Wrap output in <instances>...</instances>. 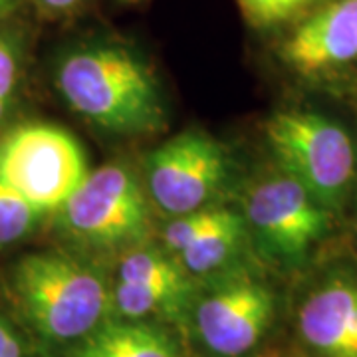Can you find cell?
I'll list each match as a JSON object with an SVG mask.
<instances>
[{"label":"cell","instance_id":"6da1fadb","mask_svg":"<svg viewBox=\"0 0 357 357\" xmlns=\"http://www.w3.org/2000/svg\"><path fill=\"white\" fill-rule=\"evenodd\" d=\"M58 89L76 114L105 131L143 133L163 121L155 74L121 46L70 54L58 68Z\"/></svg>","mask_w":357,"mask_h":357},{"label":"cell","instance_id":"7a4b0ae2","mask_svg":"<svg viewBox=\"0 0 357 357\" xmlns=\"http://www.w3.org/2000/svg\"><path fill=\"white\" fill-rule=\"evenodd\" d=\"M13 292L28 324L50 342H79L112 307L103 276L88 264L58 252L20 258Z\"/></svg>","mask_w":357,"mask_h":357},{"label":"cell","instance_id":"3957f363","mask_svg":"<svg viewBox=\"0 0 357 357\" xmlns=\"http://www.w3.org/2000/svg\"><path fill=\"white\" fill-rule=\"evenodd\" d=\"M264 133L282 173L328 211L342 206L356 177V145L347 129L316 112L288 109L272 115Z\"/></svg>","mask_w":357,"mask_h":357},{"label":"cell","instance_id":"277c9868","mask_svg":"<svg viewBox=\"0 0 357 357\" xmlns=\"http://www.w3.org/2000/svg\"><path fill=\"white\" fill-rule=\"evenodd\" d=\"M88 173L79 143L56 126H20L0 141V181L44 215L62 211Z\"/></svg>","mask_w":357,"mask_h":357},{"label":"cell","instance_id":"5b68a950","mask_svg":"<svg viewBox=\"0 0 357 357\" xmlns=\"http://www.w3.org/2000/svg\"><path fill=\"white\" fill-rule=\"evenodd\" d=\"M229 173L225 147L201 129H189L159 145L147 159V183L155 206L181 217L208 206Z\"/></svg>","mask_w":357,"mask_h":357},{"label":"cell","instance_id":"8992f818","mask_svg":"<svg viewBox=\"0 0 357 357\" xmlns=\"http://www.w3.org/2000/svg\"><path fill=\"white\" fill-rule=\"evenodd\" d=\"M246 218L262 248L286 264H300L330 232V211L286 173L250 191Z\"/></svg>","mask_w":357,"mask_h":357},{"label":"cell","instance_id":"52a82bcc","mask_svg":"<svg viewBox=\"0 0 357 357\" xmlns=\"http://www.w3.org/2000/svg\"><path fill=\"white\" fill-rule=\"evenodd\" d=\"M76 236L93 244L135 243L147 232V201L123 165L89 171L60 211Z\"/></svg>","mask_w":357,"mask_h":357},{"label":"cell","instance_id":"ba28073f","mask_svg":"<svg viewBox=\"0 0 357 357\" xmlns=\"http://www.w3.org/2000/svg\"><path fill=\"white\" fill-rule=\"evenodd\" d=\"M274 318V294L256 280H236L204 296L195 307L203 345L220 357L248 354Z\"/></svg>","mask_w":357,"mask_h":357},{"label":"cell","instance_id":"9c48e42d","mask_svg":"<svg viewBox=\"0 0 357 357\" xmlns=\"http://www.w3.org/2000/svg\"><path fill=\"white\" fill-rule=\"evenodd\" d=\"M284 62L316 76L357 60V0H333L292 32L282 48Z\"/></svg>","mask_w":357,"mask_h":357},{"label":"cell","instance_id":"30bf717a","mask_svg":"<svg viewBox=\"0 0 357 357\" xmlns=\"http://www.w3.org/2000/svg\"><path fill=\"white\" fill-rule=\"evenodd\" d=\"M298 332L318 357H357V284L324 282L298 312Z\"/></svg>","mask_w":357,"mask_h":357},{"label":"cell","instance_id":"8fae6325","mask_svg":"<svg viewBox=\"0 0 357 357\" xmlns=\"http://www.w3.org/2000/svg\"><path fill=\"white\" fill-rule=\"evenodd\" d=\"M72 357H181L177 344L145 319L103 321L74 349Z\"/></svg>","mask_w":357,"mask_h":357},{"label":"cell","instance_id":"7c38bea8","mask_svg":"<svg viewBox=\"0 0 357 357\" xmlns=\"http://www.w3.org/2000/svg\"><path fill=\"white\" fill-rule=\"evenodd\" d=\"M244 238V220L241 215L230 211L229 217L225 218L218 227L204 234L201 241L191 244L177 258L181 266L189 274H211L236 256Z\"/></svg>","mask_w":357,"mask_h":357},{"label":"cell","instance_id":"4fadbf2b","mask_svg":"<svg viewBox=\"0 0 357 357\" xmlns=\"http://www.w3.org/2000/svg\"><path fill=\"white\" fill-rule=\"evenodd\" d=\"M119 282L139 284V286H161L173 290L191 292L189 272L161 250L153 248H135L121 258Z\"/></svg>","mask_w":357,"mask_h":357},{"label":"cell","instance_id":"5bb4252c","mask_svg":"<svg viewBox=\"0 0 357 357\" xmlns=\"http://www.w3.org/2000/svg\"><path fill=\"white\" fill-rule=\"evenodd\" d=\"M230 208H217V206H204L199 211H192L187 215L175 217L167 225L161 236L169 252L178 255L191 244L201 241L204 234L218 227L225 218L229 217Z\"/></svg>","mask_w":357,"mask_h":357},{"label":"cell","instance_id":"9a60e30c","mask_svg":"<svg viewBox=\"0 0 357 357\" xmlns=\"http://www.w3.org/2000/svg\"><path fill=\"white\" fill-rule=\"evenodd\" d=\"M44 213L0 181V248L24 238Z\"/></svg>","mask_w":357,"mask_h":357},{"label":"cell","instance_id":"2e32d148","mask_svg":"<svg viewBox=\"0 0 357 357\" xmlns=\"http://www.w3.org/2000/svg\"><path fill=\"white\" fill-rule=\"evenodd\" d=\"M236 2L252 24L268 28L292 18L294 14L306 8L314 0H236Z\"/></svg>","mask_w":357,"mask_h":357},{"label":"cell","instance_id":"e0dca14e","mask_svg":"<svg viewBox=\"0 0 357 357\" xmlns=\"http://www.w3.org/2000/svg\"><path fill=\"white\" fill-rule=\"evenodd\" d=\"M16 77H18L16 54L6 42H0V98L10 100L16 86Z\"/></svg>","mask_w":357,"mask_h":357},{"label":"cell","instance_id":"ac0fdd59","mask_svg":"<svg viewBox=\"0 0 357 357\" xmlns=\"http://www.w3.org/2000/svg\"><path fill=\"white\" fill-rule=\"evenodd\" d=\"M0 357H28L26 347L8 319L0 316Z\"/></svg>","mask_w":357,"mask_h":357},{"label":"cell","instance_id":"d6986e66","mask_svg":"<svg viewBox=\"0 0 357 357\" xmlns=\"http://www.w3.org/2000/svg\"><path fill=\"white\" fill-rule=\"evenodd\" d=\"M44 6H48L50 10H70L74 8L79 0H40Z\"/></svg>","mask_w":357,"mask_h":357},{"label":"cell","instance_id":"ffe728a7","mask_svg":"<svg viewBox=\"0 0 357 357\" xmlns=\"http://www.w3.org/2000/svg\"><path fill=\"white\" fill-rule=\"evenodd\" d=\"M8 103H10V100H8V98H0V119H2V115H4V112H6Z\"/></svg>","mask_w":357,"mask_h":357},{"label":"cell","instance_id":"44dd1931","mask_svg":"<svg viewBox=\"0 0 357 357\" xmlns=\"http://www.w3.org/2000/svg\"><path fill=\"white\" fill-rule=\"evenodd\" d=\"M123 2H141V0H123Z\"/></svg>","mask_w":357,"mask_h":357},{"label":"cell","instance_id":"7402d4cb","mask_svg":"<svg viewBox=\"0 0 357 357\" xmlns=\"http://www.w3.org/2000/svg\"><path fill=\"white\" fill-rule=\"evenodd\" d=\"M4 2H6V0H0V6H2V4H4Z\"/></svg>","mask_w":357,"mask_h":357}]
</instances>
